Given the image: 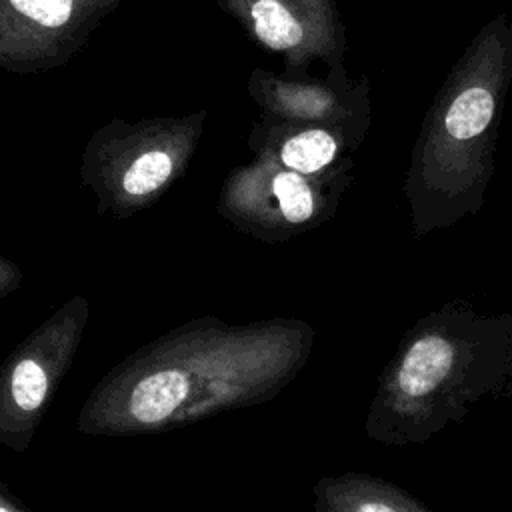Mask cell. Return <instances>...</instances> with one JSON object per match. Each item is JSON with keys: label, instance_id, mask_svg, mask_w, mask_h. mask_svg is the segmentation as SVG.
<instances>
[{"label": "cell", "instance_id": "cell-9", "mask_svg": "<svg viewBox=\"0 0 512 512\" xmlns=\"http://www.w3.org/2000/svg\"><path fill=\"white\" fill-rule=\"evenodd\" d=\"M258 98L282 120L342 124L370 120V82L362 76L352 82L344 66L330 68L326 78H306L302 74L272 76L258 80Z\"/></svg>", "mask_w": 512, "mask_h": 512}, {"label": "cell", "instance_id": "cell-4", "mask_svg": "<svg viewBox=\"0 0 512 512\" xmlns=\"http://www.w3.org/2000/svg\"><path fill=\"white\" fill-rule=\"evenodd\" d=\"M200 116L186 120L114 122L86 146L82 180L98 214L128 218L152 206L184 174L196 148Z\"/></svg>", "mask_w": 512, "mask_h": 512}, {"label": "cell", "instance_id": "cell-11", "mask_svg": "<svg viewBox=\"0 0 512 512\" xmlns=\"http://www.w3.org/2000/svg\"><path fill=\"white\" fill-rule=\"evenodd\" d=\"M312 496L316 512H434L406 488L368 472L324 476Z\"/></svg>", "mask_w": 512, "mask_h": 512}, {"label": "cell", "instance_id": "cell-8", "mask_svg": "<svg viewBox=\"0 0 512 512\" xmlns=\"http://www.w3.org/2000/svg\"><path fill=\"white\" fill-rule=\"evenodd\" d=\"M256 42L286 58L290 74L312 60L342 64L346 30L334 0H220Z\"/></svg>", "mask_w": 512, "mask_h": 512}, {"label": "cell", "instance_id": "cell-3", "mask_svg": "<svg viewBox=\"0 0 512 512\" xmlns=\"http://www.w3.org/2000/svg\"><path fill=\"white\" fill-rule=\"evenodd\" d=\"M510 82L512 20L500 12L456 60L414 140L402 186L414 238L450 228L484 206Z\"/></svg>", "mask_w": 512, "mask_h": 512}, {"label": "cell", "instance_id": "cell-5", "mask_svg": "<svg viewBox=\"0 0 512 512\" xmlns=\"http://www.w3.org/2000/svg\"><path fill=\"white\" fill-rule=\"evenodd\" d=\"M350 182L352 174L314 178L256 156L226 176L216 210L238 232L280 244L328 222Z\"/></svg>", "mask_w": 512, "mask_h": 512}, {"label": "cell", "instance_id": "cell-6", "mask_svg": "<svg viewBox=\"0 0 512 512\" xmlns=\"http://www.w3.org/2000/svg\"><path fill=\"white\" fill-rule=\"evenodd\" d=\"M90 300L70 296L0 362V444L24 454L74 362Z\"/></svg>", "mask_w": 512, "mask_h": 512}, {"label": "cell", "instance_id": "cell-12", "mask_svg": "<svg viewBox=\"0 0 512 512\" xmlns=\"http://www.w3.org/2000/svg\"><path fill=\"white\" fill-rule=\"evenodd\" d=\"M22 282H24L22 270L12 260L0 254V300L16 292L22 286Z\"/></svg>", "mask_w": 512, "mask_h": 512}, {"label": "cell", "instance_id": "cell-13", "mask_svg": "<svg viewBox=\"0 0 512 512\" xmlns=\"http://www.w3.org/2000/svg\"><path fill=\"white\" fill-rule=\"evenodd\" d=\"M0 512H32L28 506L14 500L10 494L0 490Z\"/></svg>", "mask_w": 512, "mask_h": 512}, {"label": "cell", "instance_id": "cell-7", "mask_svg": "<svg viewBox=\"0 0 512 512\" xmlns=\"http://www.w3.org/2000/svg\"><path fill=\"white\" fill-rule=\"evenodd\" d=\"M120 0H0V68L66 64Z\"/></svg>", "mask_w": 512, "mask_h": 512}, {"label": "cell", "instance_id": "cell-2", "mask_svg": "<svg viewBox=\"0 0 512 512\" xmlns=\"http://www.w3.org/2000/svg\"><path fill=\"white\" fill-rule=\"evenodd\" d=\"M512 398V312H480L458 296L398 340L364 420L384 446L426 444L482 402Z\"/></svg>", "mask_w": 512, "mask_h": 512}, {"label": "cell", "instance_id": "cell-1", "mask_svg": "<svg viewBox=\"0 0 512 512\" xmlns=\"http://www.w3.org/2000/svg\"><path fill=\"white\" fill-rule=\"evenodd\" d=\"M314 338L300 318H194L112 366L88 392L76 428L104 438L158 434L264 404L300 374Z\"/></svg>", "mask_w": 512, "mask_h": 512}, {"label": "cell", "instance_id": "cell-10", "mask_svg": "<svg viewBox=\"0 0 512 512\" xmlns=\"http://www.w3.org/2000/svg\"><path fill=\"white\" fill-rule=\"evenodd\" d=\"M368 130L370 120L316 124L280 118L256 144V152L304 176L336 178L352 174V156Z\"/></svg>", "mask_w": 512, "mask_h": 512}]
</instances>
